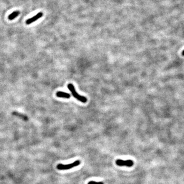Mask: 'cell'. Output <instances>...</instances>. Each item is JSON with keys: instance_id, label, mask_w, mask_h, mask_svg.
I'll use <instances>...</instances> for the list:
<instances>
[{"instance_id": "6da1fadb", "label": "cell", "mask_w": 184, "mask_h": 184, "mask_svg": "<svg viewBox=\"0 0 184 184\" xmlns=\"http://www.w3.org/2000/svg\"><path fill=\"white\" fill-rule=\"evenodd\" d=\"M68 88L71 91L73 97H74L76 99L78 100H79V101L82 102V103L87 102V98L85 97L81 96V95H79L77 93L74 86L72 85V84H71V83L69 84V85H68Z\"/></svg>"}, {"instance_id": "7a4b0ae2", "label": "cell", "mask_w": 184, "mask_h": 184, "mask_svg": "<svg viewBox=\"0 0 184 184\" xmlns=\"http://www.w3.org/2000/svg\"><path fill=\"white\" fill-rule=\"evenodd\" d=\"M80 164V161L79 160H77L75 162H74L71 164H69L67 165H64L62 164H59L57 165V169L59 170H69L72 169V168L78 166Z\"/></svg>"}, {"instance_id": "3957f363", "label": "cell", "mask_w": 184, "mask_h": 184, "mask_svg": "<svg viewBox=\"0 0 184 184\" xmlns=\"http://www.w3.org/2000/svg\"><path fill=\"white\" fill-rule=\"evenodd\" d=\"M116 163L119 166H126L128 167H131L134 165V162L131 160H123L118 159L116 161Z\"/></svg>"}, {"instance_id": "277c9868", "label": "cell", "mask_w": 184, "mask_h": 184, "mask_svg": "<svg viewBox=\"0 0 184 184\" xmlns=\"http://www.w3.org/2000/svg\"><path fill=\"white\" fill-rule=\"evenodd\" d=\"M43 13L41 12H39V13H38L36 15H35V16H34L33 17L28 19L27 20V21H26V24H27V25H29L31 23H32L35 22L36 20H37L39 19H40V18L43 17Z\"/></svg>"}, {"instance_id": "5b68a950", "label": "cell", "mask_w": 184, "mask_h": 184, "mask_svg": "<svg viewBox=\"0 0 184 184\" xmlns=\"http://www.w3.org/2000/svg\"><path fill=\"white\" fill-rule=\"evenodd\" d=\"M56 96L59 97V98H66L68 99L70 98L71 97L70 94L67 93H65L64 92H61L59 91L57 92L56 93Z\"/></svg>"}, {"instance_id": "8992f818", "label": "cell", "mask_w": 184, "mask_h": 184, "mask_svg": "<svg viewBox=\"0 0 184 184\" xmlns=\"http://www.w3.org/2000/svg\"><path fill=\"white\" fill-rule=\"evenodd\" d=\"M12 115H14V116H17V117L20 118V119H23L24 121H28V117L27 116H26L24 114H20V113H19L16 112H14L12 113Z\"/></svg>"}, {"instance_id": "52a82bcc", "label": "cell", "mask_w": 184, "mask_h": 184, "mask_svg": "<svg viewBox=\"0 0 184 184\" xmlns=\"http://www.w3.org/2000/svg\"><path fill=\"white\" fill-rule=\"evenodd\" d=\"M19 14V11H14L13 13H12L11 14H10L9 15L8 19L10 20H12V19H14L15 18H17Z\"/></svg>"}, {"instance_id": "ba28073f", "label": "cell", "mask_w": 184, "mask_h": 184, "mask_svg": "<svg viewBox=\"0 0 184 184\" xmlns=\"http://www.w3.org/2000/svg\"><path fill=\"white\" fill-rule=\"evenodd\" d=\"M87 184H104L103 182H96L94 181H90Z\"/></svg>"}, {"instance_id": "9c48e42d", "label": "cell", "mask_w": 184, "mask_h": 184, "mask_svg": "<svg viewBox=\"0 0 184 184\" xmlns=\"http://www.w3.org/2000/svg\"><path fill=\"white\" fill-rule=\"evenodd\" d=\"M182 55H183V56H184V50L182 52Z\"/></svg>"}]
</instances>
